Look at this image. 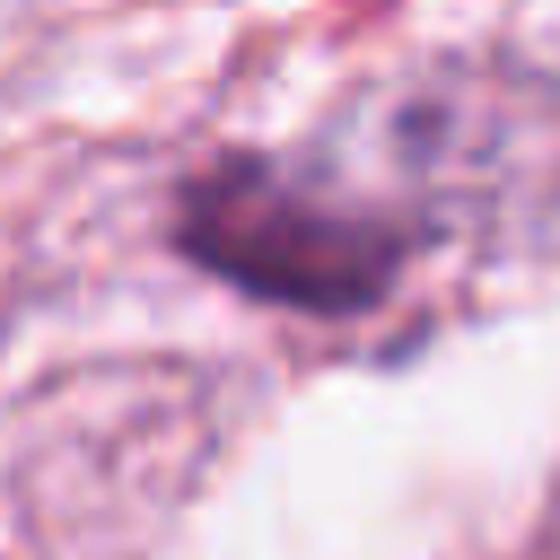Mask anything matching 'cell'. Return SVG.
<instances>
[{
	"mask_svg": "<svg viewBox=\"0 0 560 560\" xmlns=\"http://www.w3.org/2000/svg\"><path fill=\"white\" fill-rule=\"evenodd\" d=\"M184 245L289 306H368L402 262V228L280 158H236L184 192Z\"/></svg>",
	"mask_w": 560,
	"mask_h": 560,
	"instance_id": "cell-1",
	"label": "cell"
},
{
	"mask_svg": "<svg viewBox=\"0 0 560 560\" xmlns=\"http://www.w3.org/2000/svg\"><path fill=\"white\" fill-rule=\"evenodd\" d=\"M385 158L411 175L429 219L525 228L534 210H560V96L542 79L446 70L402 105Z\"/></svg>",
	"mask_w": 560,
	"mask_h": 560,
	"instance_id": "cell-2",
	"label": "cell"
}]
</instances>
